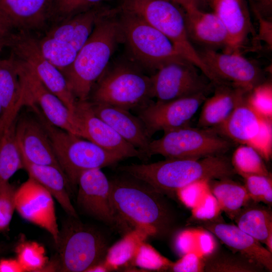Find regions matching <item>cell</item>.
<instances>
[{"label":"cell","mask_w":272,"mask_h":272,"mask_svg":"<svg viewBox=\"0 0 272 272\" xmlns=\"http://www.w3.org/2000/svg\"><path fill=\"white\" fill-rule=\"evenodd\" d=\"M110 181V198L117 219L128 233L139 229L161 238L173 229L176 217L165 195L128 174Z\"/></svg>","instance_id":"obj_1"},{"label":"cell","mask_w":272,"mask_h":272,"mask_svg":"<svg viewBox=\"0 0 272 272\" xmlns=\"http://www.w3.org/2000/svg\"><path fill=\"white\" fill-rule=\"evenodd\" d=\"M118 169L172 197L193 182L231 178L236 174L231 161L224 155L200 159L166 158L152 163L123 165Z\"/></svg>","instance_id":"obj_2"},{"label":"cell","mask_w":272,"mask_h":272,"mask_svg":"<svg viewBox=\"0 0 272 272\" xmlns=\"http://www.w3.org/2000/svg\"><path fill=\"white\" fill-rule=\"evenodd\" d=\"M120 27L115 9H108L97 21L72 64L62 72L77 101L89 100L91 91L108 67L119 42Z\"/></svg>","instance_id":"obj_3"},{"label":"cell","mask_w":272,"mask_h":272,"mask_svg":"<svg viewBox=\"0 0 272 272\" xmlns=\"http://www.w3.org/2000/svg\"><path fill=\"white\" fill-rule=\"evenodd\" d=\"M118 8L131 12L160 31L186 60L198 67L211 81L213 76L190 41L185 12L171 0H122Z\"/></svg>","instance_id":"obj_4"},{"label":"cell","mask_w":272,"mask_h":272,"mask_svg":"<svg viewBox=\"0 0 272 272\" xmlns=\"http://www.w3.org/2000/svg\"><path fill=\"white\" fill-rule=\"evenodd\" d=\"M123 42L133 61L143 70L155 72L173 61L186 60L170 40L137 15L116 8Z\"/></svg>","instance_id":"obj_5"},{"label":"cell","mask_w":272,"mask_h":272,"mask_svg":"<svg viewBox=\"0 0 272 272\" xmlns=\"http://www.w3.org/2000/svg\"><path fill=\"white\" fill-rule=\"evenodd\" d=\"M40 122L50 139L58 162L71 185L77 186L83 172L112 165L124 159L92 142L55 127L37 110Z\"/></svg>","instance_id":"obj_6"},{"label":"cell","mask_w":272,"mask_h":272,"mask_svg":"<svg viewBox=\"0 0 272 272\" xmlns=\"http://www.w3.org/2000/svg\"><path fill=\"white\" fill-rule=\"evenodd\" d=\"M152 98L151 77L135 63L122 62L108 66L88 100L129 110L139 109Z\"/></svg>","instance_id":"obj_7"},{"label":"cell","mask_w":272,"mask_h":272,"mask_svg":"<svg viewBox=\"0 0 272 272\" xmlns=\"http://www.w3.org/2000/svg\"><path fill=\"white\" fill-rule=\"evenodd\" d=\"M233 143L214 128L186 125L165 131L161 138L152 140L147 157L148 159L160 155L167 159H200L224 155Z\"/></svg>","instance_id":"obj_8"},{"label":"cell","mask_w":272,"mask_h":272,"mask_svg":"<svg viewBox=\"0 0 272 272\" xmlns=\"http://www.w3.org/2000/svg\"><path fill=\"white\" fill-rule=\"evenodd\" d=\"M59 233L58 269L64 272L87 271L104 261L109 248L106 238L100 231L71 217Z\"/></svg>","instance_id":"obj_9"},{"label":"cell","mask_w":272,"mask_h":272,"mask_svg":"<svg viewBox=\"0 0 272 272\" xmlns=\"http://www.w3.org/2000/svg\"><path fill=\"white\" fill-rule=\"evenodd\" d=\"M7 47L10 49V56L29 65L41 82L74 113L77 100L62 72L42 54L38 37L31 33L17 31L12 33Z\"/></svg>","instance_id":"obj_10"},{"label":"cell","mask_w":272,"mask_h":272,"mask_svg":"<svg viewBox=\"0 0 272 272\" xmlns=\"http://www.w3.org/2000/svg\"><path fill=\"white\" fill-rule=\"evenodd\" d=\"M246 94L226 120L214 128L233 143L254 148L263 159L269 161L272 154L271 119L264 118L249 106Z\"/></svg>","instance_id":"obj_11"},{"label":"cell","mask_w":272,"mask_h":272,"mask_svg":"<svg viewBox=\"0 0 272 272\" xmlns=\"http://www.w3.org/2000/svg\"><path fill=\"white\" fill-rule=\"evenodd\" d=\"M152 96L157 101H168L210 93L214 85L195 65L187 60L168 63L151 76Z\"/></svg>","instance_id":"obj_12"},{"label":"cell","mask_w":272,"mask_h":272,"mask_svg":"<svg viewBox=\"0 0 272 272\" xmlns=\"http://www.w3.org/2000/svg\"><path fill=\"white\" fill-rule=\"evenodd\" d=\"M16 63L25 106L36 109L51 125L81 137L74 114L41 82L26 62L10 56Z\"/></svg>","instance_id":"obj_13"},{"label":"cell","mask_w":272,"mask_h":272,"mask_svg":"<svg viewBox=\"0 0 272 272\" xmlns=\"http://www.w3.org/2000/svg\"><path fill=\"white\" fill-rule=\"evenodd\" d=\"M197 51L213 75L215 85L226 84L249 92L265 81L260 67L239 52H219L206 48Z\"/></svg>","instance_id":"obj_14"},{"label":"cell","mask_w":272,"mask_h":272,"mask_svg":"<svg viewBox=\"0 0 272 272\" xmlns=\"http://www.w3.org/2000/svg\"><path fill=\"white\" fill-rule=\"evenodd\" d=\"M209 94L203 92L171 101H150L138 109V116L152 138L159 131L188 125Z\"/></svg>","instance_id":"obj_15"},{"label":"cell","mask_w":272,"mask_h":272,"mask_svg":"<svg viewBox=\"0 0 272 272\" xmlns=\"http://www.w3.org/2000/svg\"><path fill=\"white\" fill-rule=\"evenodd\" d=\"M77 203L86 214L125 235L127 233L117 219L110 198V181L101 170L85 171L80 175Z\"/></svg>","instance_id":"obj_16"},{"label":"cell","mask_w":272,"mask_h":272,"mask_svg":"<svg viewBox=\"0 0 272 272\" xmlns=\"http://www.w3.org/2000/svg\"><path fill=\"white\" fill-rule=\"evenodd\" d=\"M15 209L25 220L49 232L57 244L60 231L52 195L31 178L16 190Z\"/></svg>","instance_id":"obj_17"},{"label":"cell","mask_w":272,"mask_h":272,"mask_svg":"<svg viewBox=\"0 0 272 272\" xmlns=\"http://www.w3.org/2000/svg\"><path fill=\"white\" fill-rule=\"evenodd\" d=\"M74 114L82 138L124 159L137 157L144 160L140 151L94 113L88 100L77 101Z\"/></svg>","instance_id":"obj_18"},{"label":"cell","mask_w":272,"mask_h":272,"mask_svg":"<svg viewBox=\"0 0 272 272\" xmlns=\"http://www.w3.org/2000/svg\"><path fill=\"white\" fill-rule=\"evenodd\" d=\"M15 135L23 160L34 164L61 168L41 122L29 118L21 119L16 122Z\"/></svg>","instance_id":"obj_19"},{"label":"cell","mask_w":272,"mask_h":272,"mask_svg":"<svg viewBox=\"0 0 272 272\" xmlns=\"http://www.w3.org/2000/svg\"><path fill=\"white\" fill-rule=\"evenodd\" d=\"M200 222L204 229L214 234L230 250L251 259L265 270L272 271V253L236 225L219 220Z\"/></svg>","instance_id":"obj_20"},{"label":"cell","mask_w":272,"mask_h":272,"mask_svg":"<svg viewBox=\"0 0 272 272\" xmlns=\"http://www.w3.org/2000/svg\"><path fill=\"white\" fill-rule=\"evenodd\" d=\"M89 102L97 116L109 125L123 139L140 151L144 160H148L147 155L152 140L143 122L138 116L132 115L128 110L118 107Z\"/></svg>","instance_id":"obj_21"},{"label":"cell","mask_w":272,"mask_h":272,"mask_svg":"<svg viewBox=\"0 0 272 272\" xmlns=\"http://www.w3.org/2000/svg\"><path fill=\"white\" fill-rule=\"evenodd\" d=\"M54 0H0V9L15 29L34 34L52 22Z\"/></svg>","instance_id":"obj_22"},{"label":"cell","mask_w":272,"mask_h":272,"mask_svg":"<svg viewBox=\"0 0 272 272\" xmlns=\"http://www.w3.org/2000/svg\"><path fill=\"white\" fill-rule=\"evenodd\" d=\"M210 6L224 25L228 44L223 52H239L253 26L244 0H211Z\"/></svg>","instance_id":"obj_23"},{"label":"cell","mask_w":272,"mask_h":272,"mask_svg":"<svg viewBox=\"0 0 272 272\" xmlns=\"http://www.w3.org/2000/svg\"><path fill=\"white\" fill-rule=\"evenodd\" d=\"M185 12V21L188 38L206 49L216 50L226 48L227 31L214 12H206L193 7Z\"/></svg>","instance_id":"obj_24"},{"label":"cell","mask_w":272,"mask_h":272,"mask_svg":"<svg viewBox=\"0 0 272 272\" xmlns=\"http://www.w3.org/2000/svg\"><path fill=\"white\" fill-rule=\"evenodd\" d=\"M0 99L3 108L2 127L5 133L16 120L24 106L22 86L14 60L0 58Z\"/></svg>","instance_id":"obj_25"},{"label":"cell","mask_w":272,"mask_h":272,"mask_svg":"<svg viewBox=\"0 0 272 272\" xmlns=\"http://www.w3.org/2000/svg\"><path fill=\"white\" fill-rule=\"evenodd\" d=\"M214 94L202 104L197 126L215 128L229 117L241 99L248 92L221 84L214 86Z\"/></svg>","instance_id":"obj_26"},{"label":"cell","mask_w":272,"mask_h":272,"mask_svg":"<svg viewBox=\"0 0 272 272\" xmlns=\"http://www.w3.org/2000/svg\"><path fill=\"white\" fill-rule=\"evenodd\" d=\"M23 164L30 178L44 187L70 217L78 219L68 193L67 188L71 185L61 168L51 165L34 164L24 160Z\"/></svg>","instance_id":"obj_27"},{"label":"cell","mask_w":272,"mask_h":272,"mask_svg":"<svg viewBox=\"0 0 272 272\" xmlns=\"http://www.w3.org/2000/svg\"><path fill=\"white\" fill-rule=\"evenodd\" d=\"M251 200L236 214L233 220L242 231L264 244L272 231V213L269 207Z\"/></svg>","instance_id":"obj_28"},{"label":"cell","mask_w":272,"mask_h":272,"mask_svg":"<svg viewBox=\"0 0 272 272\" xmlns=\"http://www.w3.org/2000/svg\"><path fill=\"white\" fill-rule=\"evenodd\" d=\"M208 184L210 191L216 198L222 211L232 220L251 200L244 185L231 178L211 180Z\"/></svg>","instance_id":"obj_29"},{"label":"cell","mask_w":272,"mask_h":272,"mask_svg":"<svg viewBox=\"0 0 272 272\" xmlns=\"http://www.w3.org/2000/svg\"><path fill=\"white\" fill-rule=\"evenodd\" d=\"M203 258L205 272H260L265 270L251 259L232 251L216 248Z\"/></svg>","instance_id":"obj_30"},{"label":"cell","mask_w":272,"mask_h":272,"mask_svg":"<svg viewBox=\"0 0 272 272\" xmlns=\"http://www.w3.org/2000/svg\"><path fill=\"white\" fill-rule=\"evenodd\" d=\"M148 236L139 229H133L109 247L103 261L109 270L115 269L131 262L141 245Z\"/></svg>","instance_id":"obj_31"},{"label":"cell","mask_w":272,"mask_h":272,"mask_svg":"<svg viewBox=\"0 0 272 272\" xmlns=\"http://www.w3.org/2000/svg\"><path fill=\"white\" fill-rule=\"evenodd\" d=\"M177 252L182 256L194 252L204 257L216 248V243L212 234L204 229L193 228L180 231L174 240Z\"/></svg>","instance_id":"obj_32"},{"label":"cell","mask_w":272,"mask_h":272,"mask_svg":"<svg viewBox=\"0 0 272 272\" xmlns=\"http://www.w3.org/2000/svg\"><path fill=\"white\" fill-rule=\"evenodd\" d=\"M15 124L16 121L0 140V186L23 168L22 157L15 139Z\"/></svg>","instance_id":"obj_33"},{"label":"cell","mask_w":272,"mask_h":272,"mask_svg":"<svg viewBox=\"0 0 272 272\" xmlns=\"http://www.w3.org/2000/svg\"><path fill=\"white\" fill-rule=\"evenodd\" d=\"M258 152L247 145H241L234 152L231 160L236 174L241 177L247 175H271Z\"/></svg>","instance_id":"obj_34"},{"label":"cell","mask_w":272,"mask_h":272,"mask_svg":"<svg viewBox=\"0 0 272 272\" xmlns=\"http://www.w3.org/2000/svg\"><path fill=\"white\" fill-rule=\"evenodd\" d=\"M38 42L43 56L61 72L72 64L78 53L72 47L45 35L38 37Z\"/></svg>","instance_id":"obj_35"},{"label":"cell","mask_w":272,"mask_h":272,"mask_svg":"<svg viewBox=\"0 0 272 272\" xmlns=\"http://www.w3.org/2000/svg\"><path fill=\"white\" fill-rule=\"evenodd\" d=\"M17 259L25 271H40L47 263L44 247L36 242H25L16 248Z\"/></svg>","instance_id":"obj_36"},{"label":"cell","mask_w":272,"mask_h":272,"mask_svg":"<svg viewBox=\"0 0 272 272\" xmlns=\"http://www.w3.org/2000/svg\"><path fill=\"white\" fill-rule=\"evenodd\" d=\"M131 262L143 269L157 271L169 270L173 262L145 241L141 245Z\"/></svg>","instance_id":"obj_37"},{"label":"cell","mask_w":272,"mask_h":272,"mask_svg":"<svg viewBox=\"0 0 272 272\" xmlns=\"http://www.w3.org/2000/svg\"><path fill=\"white\" fill-rule=\"evenodd\" d=\"M251 199L263 202L268 207L272 204L271 176L247 175L242 177Z\"/></svg>","instance_id":"obj_38"},{"label":"cell","mask_w":272,"mask_h":272,"mask_svg":"<svg viewBox=\"0 0 272 272\" xmlns=\"http://www.w3.org/2000/svg\"><path fill=\"white\" fill-rule=\"evenodd\" d=\"M105 1L54 0L52 9V24L101 5Z\"/></svg>","instance_id":"obj_39"},{"label":"cell","mask_w":272,"mask_h":272,"mask_svg":"<svg viewBox=\"0 0 272 272\" xmlns=\"http://www.w3.org/2000/svg\"><path fill=\"white\" fill-rule=\"evenodd\" d=\"M249 106L260 116L272 119V86L264 82L254 88L246 95Z\"/></svg>","instance_id":"obj_40"},{"label":"cell","mask_w":272,"mask_h":272,"mask_svg":"<svg viewBox=\"0 0 272 272\" xmlns=\"http://www.w3.org/2000/svg\"><path fill=\"white\" fill-rule=\"evenodd\" d=\"M222 212L216 198L210 191L191 209V218L198 222L218 220Z\"/></svg>","instance_id":"obj_41"},{"label":"cell","mask_w":272,"mask_h":272,"mask_svg":"<svg viewBox=\"0 0 272 272\" xmlns=\"http://www.w3.org/2000/svg\"><path fill=\"white\" fill-rule=\"evenodd\" d=\"M16 190L9 182L0 186V231L9 226L16 210Z\"/></svg>","instance_id":"obj_42"},{"label":"cell","mask_w":272,"mask_h":272,"mask_svg":"<svg viewBox=\"0 0 272 272\" xmlns=\"http://www.w3.org/2000/svg\"><path fill=\"white\" fill-rule=\"evenodd\" d=\"M208 180L191 183L178 190L176 196L187 207H195L210 191Z\"/></svg>","instance_id":"obj_43"},{"label":"cell","mask_w":272,"mask_h":272,"mask_svg":"<svg viewBox=\"0 0 272 272\" xmlns=\"http://www.w3.org/2000/svg\"><path fill=\"white\" fill-rule=\"evenodd\" d=\"M203 257L194 252L184 254L176 262H173L169 271L174 272H203Z\"/></svg>","instance_id":"obj_44"},{"label":"cell","mask_w":272,"mask_h":272,"mask_svg":"<svg viewBox=\"0 0 272 272\" xmlns=\"http://www.w3.org/2000/svg\"><path fill=\"white\" fill-rule=\"evenodd\" d=\"M14 29L10 20L0 9V55L3 49L7 47Z\"/></svg>","instance_id":"obj_45"},{"label":"cell","mask_w":272,"mask_h":272,"mask_svg":"<svg viewBox=\"0 0 272 272\" xmlns=\"http://www.w3.org/2000/svg\"><path fill=\"white\" fill-rule=\"evenodd\" d=\"M253 10L259 24L258 37L264 41L271 48L272 46L271 22L263 18L257 10L253 8Z\"/></svg>","instance_id":"obj_46"},{"label":"cell","mask_w":272,"mask_h":272,"mask_svg":"<svg viewBox=\"0 0 272 272\" xmlns=\"http://www.w3.org/2000/svg\"><path fill=\"white\" fill-rule=\"evenodd\" d=\"M25 269L17 259H0V272H24Z\"/></svg>","instance_id":"obj_47"},{"label":"cell","mask_w":272,"mask_h":272,"mask_svg":"<svg viewBox=\"0 0 272 272\" xmlns=\"http://www.w3.org/2000/svg\"><path fill=\"white\" fill-rule=\"evenodd\" d=\"M180 6L184 11L193 7H196L192 0H171ZM197 8V7H196Z\"/></svg>","instance_id":"obj_48"},{"label":"cell","mask_w":272,"mask_h":272,"mask_svg":"<svg viewBox=\"0 0 272 272\" xmlns=\"http://www.w3.org/2000/svg\"><path fill=\"white\" fill-rule=\"evenodd\" d=\"M109 271V269L104 264V262L98 264L90 268H89L87 271L88 272H98V271Z\"/></svg>","instance_id":"obj_49"},{"label":"cell","mask_w":272,"mask_h":272,"mask_svg":"<svg viewBox=\"0 0 272 272\" xmlns=\"http://www.w3.org/2000/svg\"><path fill=\"white\" fill-rule=\"evenodd\" d=\"M264 244L267 249L272 253V231L270 232L265 240Z\"/></svg>","instance_id":"obj_50"},{"label":"cell","mask_w":272,"mask_h":272,"mask_svg":"<svg viewBox=\"0 0 272 272\" xmlns=\"http://www.w3.org/2000/svg\"><path fill=\"white\" fill-rule=\"evenodd\" d=\"M195 6L200 10L201 6L210 5V0H192Z\"/></svg>","instance_id":"obj_51"},{"label":"cell","mask_w":272,"mask_h":272,"mask_svg":"<svg viewBox=\"0 0 272 272\" xmlns=\"http://www.w3.org/2000/svg\"><path fill=\"white\" fill-rule=\"evenodd\" d=\"M2 114H3V108H2V103H1V101L0 99V140L5 134L3 131L2 127Z\"/></svg>","instance_id":"obj_52"},{"label":"cell","mask_w":272,"mask_h":272,"mask_svg":"<svg viewBox=\"0 0 272 272\" xmlns=\"http://www.w3.org/2000/svg\"><path fill=\"white\" fill-rule=\"evenodd\" d=\"M1 250H2V249H1V248H0V251H1Z\"/></svg>","instance_id":"obj_53"},{"label":"cell","mask_w":272,"mask_h":272,"mask_svg":"<svg viewBox=\"0 0 272 272\" xmlns=\"http://www.w3.org/2000/svg\"><path fill=\"white\" fill-rule=\"evenodd\" d=\"M210 1H211V0H210Z\"/></svg>","instance_id":"obj_54"}]
</instances>
